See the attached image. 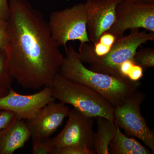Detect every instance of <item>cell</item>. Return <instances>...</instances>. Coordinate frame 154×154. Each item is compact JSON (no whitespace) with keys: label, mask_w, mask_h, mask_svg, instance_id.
Segmentation results:
<instances>
[{"label":"cell","mask_w":154,"mask_h":154,"mask_svg":"<svg viewBox=\"0 0 154 154\" xmlns=\"http://www.w3.org/2000/svg\"><path fill=\"white\" fill-rule=\"evenodd\" d=\"M48 24L54 40L59 47L63 46L66 50L67 43L70 41L78 40L81 44L91 43L87 30L85 3L52 12Z\"/></svg>","instance_id":"4"},{"label":"cell","mask_w":154,"mask_h":154,"mask_svg":"<svg viewBox=\"0 0 154 154\" xmlns=\"http://www.w3.org/2000/svg\"><path fill=\"white\" fill-rule=\"evenodd\" d=\"M94 150L77 146H67L61 148L54 151L53 154H94Z\"/></svg>","instance_id":"18"},{"label":"cell","mask_w":154,"mask_h":154,"mask_svg":"<svg viewBox=\"0 0 154 154\" xmlns=\"http://www.w3.org/2000/svg\"><path fill=\"white\" fill-rule=\"evenodd\" d=\"M16 116L15 113L7 110L0 111V130L6 127Z\"/></svg>","instance_id":"21"},{"label":"cell","mask_w":154,"mask_h":154,"mask_svg":"<svg viewBox=\"0 0 154 154\" xmlns=\"http://www.w3.org/2000/svg\"><path fill=\"white\" fill-rule=\"evenodd\" d=\"M48 139L33 142V154H53V149L50 146Z\"/></svg>","instance_id":"19"},{"label":"cell","mask_w":154,"mask_h":154,"mask_svg":"<svg viewBox=\"0 0 154 154\" xmlns=\"http://www.w3.org/2000/svg\"><path fill=\"white\" fill-rule=\"evenodd\" d=\"M96 119L97 129L93 138V149L95 154H110L109 145L115 136L117 125L114 121L105 117Z\"/></svg>","instance_id":"13"},{"label":"cell","mask_w":154,"mask_h":154,"mask_svg":"<svg viewBox=\"0 0 154 154\" xmlns=\"http://www.w3.org/2000/svg\"><path fill=\"white\" fill-rule=\"evenodd\" d=\"M55 99L89 117H105L114 121V107L87 86L73 82L58 73L49 87Z\"/></svg>","instance_id":"3"},{"label":"cell","mask_w":154,"mask_h":154,"mask_svg":"<svg viewBox=\"0 0 154 154\" xmlns=\"http://www.w3.org/2000/svg\"><path fill=\"white\" fill-rule=\"evenodd\" d=\"M141 2L146 3H154V0H135Z\"/></svg>","instance_id":"24"},{"label":"cell","mask_w":154,"mask_h":154,"mask_svg":"<svg viewBox=\"0 0 154 154\" xmlns=\"http://www.w3.org/2000/svg\"><path fill=\"white\" fill-rule=\"evenodd\" d=\"M68 120L59 134L49 138L50 146L55 150L67 146H77L93 149L94 118L73 108L70 110Z\"/></svg>","instance_id":"8"},{"label":"cell","mask_w":154,"mask_h":154,"mask_svg":"<svg viewBox=\"0 0 154 154\" xmlns=\"http://www.w3.org/2000/svg\"><path fill=\"white\" fill-rule=\"evenodd\" d=\"M69 110L66 104L54 101L45 105L34 117L25 120L32 142L49 138L62 124Z\"/></svg>","instance_id":"10"},{"label":"cell","mask_w":154,"mask_h":154,"mask_svg":"<svg viewBox=\"0 0 154 154\" xmlns=\"http://www.w3.org/2000/svg\"><path fill=\"white\" fill-rule=\"evenodd\" d=\"M9 13L8 0H0V19L7 20Z\"/></svg>","instance_id":"22"},{"label":"cell","mask_w":154,"mask_h":154,"mask_svg":"<svg viewBox=\"0 0 154 154\" xmlns=\"http://www.w3.org/2000/svg\"><path fill=\"white\" fill-rule=\"evenodd\" d=\"M55 100L49 87L30 95L20 94L11 89L0 98V111H11L17 118L26 120L34 117L45 105Z\"/></svg>","instance_id":"9"},{"label":"cell","mask_w":154,"mask_h":154,"mask_svg":"<svg viewBox=\"0 0 154 154\" xmlns=\"http://www.w3.org/2000/svg\"><path fill=\"white\" fill-rule=\"evenodd\" d=\"M6 51L14 80L25 89L50 87L64 57L48 22L24 0H10Z\"/></svg>","instance_id":"1"},{"label":"cell","mask_w":154,"mask_h":154,"mask_svg":"<svg viewBox=\"0 0 154 154\" xmlns=\"http://www.w3.org/2000/svg\"><path fill=\"white\" fill-rule=\"evenodd\" d=\"M120 0H87V28L93 44L110 30L115 21L116 9Z\"/></svg>","instance_id":"11"},{"label":"cell","mask_w":154,"mask_h":154,"mask_svg":"<svg viewBox=\"0 0 154 154\" xmlns=\"http://www.w3.org/2000/svg\"><path fill=\"white\" fill-rule=\"evenodd\" d=\"M120 76L134 82L140 81L143 76V69L132 60H127L122 64L119 69Z\"/></svg>","instance_id":"15"},{"label":"cell","mask_w":154,"mask_h":154,"mask_svg":"<svg viewBox=\"0 0 154 154\" xmlns=\"http://www.w3.org/2000/svg\"><path fill=\"white\" fill-rule=\"evenodd\" d=\"M140 28L154 33V3L120 0L116 9L115 22L108 32L117 38L127 30Z\"/></svg>","instance_id":"7"},{"label":"cell","mask_w":154,"mask_h":154,"mask_svg":"<svg viewBox=\"0 0 154 154\" xmlns=\"http://www.w3.org/2000/svg\"><path fill=\"white\" fill-rule=\"evenodd\" d=\"M66 54L58 73L92 89L113 107L122 105L128 96L141 86L140 81L132 82L123 77L91 70L84 65L79 52L72 45L67 48Z\"/></svg>","instance_id":"2"},{"label":"cell","mask_w":154,"mask_h":154,"mask_svg":"<svg viewBox=\"0 0 154 154\" xmlns=\"http://www.w3.org/2000/svg\"><path fill=\"white\" fill-rule=\"evenodd\" d=\"M14 80L7 52L0 51V85L10 90Z\"/></svg>","instance_id":"16"},{"label":"cell","mask_w":154,"mask_h":154,"mask_svg":"<svg viewBox=\"0 0 154 154\" xmlns=\"http://www.w3.org/2000/svg\"><path fill=\"white\" fill-rule=\"evenodd\" d=\"M151 151L143 146L134 137H128L117 126L115 136L109 145L111 154H150Z\"/></svg>","instance_id":"14"},{"label":"cell","mask_w":154,"mask_h":154,"mask_svg":"<svg viewBox=\"0 0 154 154\" xmlns=\"http://www.w3.org/2000/svg\"><path fill=\"white\" fill-rule=\"evenodd\" d=\"M146 95L139 90L127 97L122 105L114 107V122L127 135L140 140L154 153V132L141 113V105Z\"/></svg>","instance_id":"6"},{"label":"cell","mask_w":154,"mask_h":154,"mask_svg":"<svg viewBox=\"0 0 154 154\" xmlns=\"http://www.w3.org/2000/svg\"><path fill=\"white\" fill-rule=\"evenodd\" d=\"M9 44L7 21L0 19V51H6Z\"/></svg>","instance_id":"20"},{"label":"cell","mask_w":154,"mask_h":154,"mask_svg":"<svg viewBox=\"0 0 154 154\" xmlns=\"http://www.w3.org/2000/svg\"><path fill=\"white\" fill-rule=\"evenodd\" d=\"M30 138L25 120L15 116L6 127L0 130V154H13Z\"/></svg>","instance_id":"12"},{"label":"cell","mask_w":154,"mask_h":154,"mask_svg":"<svg viewBox=\"0 0 154 154\" xmlns=\"http://www.w3.org/2000/svg\"><path fill=\"white\" fill-rule=\"evenodd\" d=\"M9 90L0 85V98L7 95L8 93Z\"/></svg>","instance_id":"23"},{"label":"cell","mask_w":154,"mask_h":154,"mask_svg":"<svg viewBox=\"0 0 154 154\" xmlns=\"http://www.w3.org/2000/svg\"><path fill=\"white\" fill-rule=\"evenodd\" d=\"M133 60L143 69H146L154 66V50L146 48L137 51Z\"/></svg>","instance_id":"17"},{"label":"cell","mask_w":154,"mask_h":154,"mask_svg":"<svg viewBox=\"0 0 154 154\" xmlns=\"http://www.w3.org/2000/svg\"><path fill=\"white\" fill-rule=\"evenodd\" d=\"M139 30H131L128 35L116 38L107 55L94 59L88 63L89 69L97 72L121 77L119 74V69L122 64L133 59L142 45L154 40L153 32L147 33Z\"/></svg>","instance_id":"5"}]
</instances>
